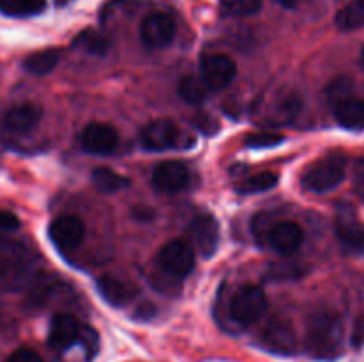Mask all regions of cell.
Here are the masks:
<instances>
[{
	"mask_svg": "<svg viewBox=\"0 0 364 362\" xmlns=\"http://www.w3.org/2000/svg\"><path fill=\"white\" fill-rule=\"evenodd\" d=\"M336 236L341 247L350 254H363L364 252V226L358 219L354 206L348 202H340L336 208Z\"/></svg>",
	"mask_w": 364,
	"mask_h": 362,
	"instance_id": "8992f818",
	"label": "cell"
},
{
	"mask_svg": "<svg viewBox=\"0 0 364 362\" xmlns=\"http://www.w3.org/2000/svg\"><path fill=\"white\" fill-rule=\"evenodd\" d=\"M334 119L347 130H364V102L358 98H341L334 105Z\"/></svg>",
	"mask_w": 364,
	"mask_h": 362,
	"instance_id": "d6986e66",
	"label": "cell"
},
{
	"mask_svg": "<svg viewBox=\"0 0 364 362\" xmlns=\"http://www.w3.org/2000/svg\"><path fill=\"white\" fill-rule=\"evenodd\" d=\"M20 227V219L13 215L11 212H4L0 209V233H9V231H16Z\"/></svg>",
	"mask_w": 364,
	"mask_h": 362,
	"instance_id": "1f68e13d",
	"label": "cell"
},
{
	"mask_svg": "<svg viewBox=\"0 0 364 362\" xmlns=\"http://www.w3.org/2000/svg\"><path fill=\"white\" fill-rule=\"evenodd\" d=\"M96 332L89 327L82 325L75 316L71 314H55L52 318L48 330V344L52 350L55 351H66L70 350L73 344L80 343L87 348L89 351L96 350Z\"/></svg>",
	"mask_w": 364,
	"mask_h": 362,
	"instance_id": "3957f363",
	"label": "cell"
},
{
	"mask_svg": "<svg viewBox=\"0 0 364 362\" xmlns=\"http://www.w3.org/2000/svg\"><path fill=\"white\" fill-rule=\"evenodd\" d=\"M267 307H269V302H267L265 291L255 284H245L231 298L230 316L235 325L245 329L259 322L267 312Z\"/></svg>",
	"mask_w": 364,
	"mask_h": 362,
	"instance_id": "277c9868",
	"label": "cell"
},
{
	"mask_svg": "<svg viewBox=\"0 0 364 362\" xmlns=\"http://www.w3.org/2000/svg\"><path fill=\"white\" fill-rule=\"evenodd\" d=\"M188 238H191V247L194 252H199L203 258H212L217 252L220 240L219 222L215 216L203 215L194 216L188 224Z\"/></svg>",
	"mask_w": 364,
	"mask_h": 362,
	"instance_id": "ba28073f",
	"label": "cell"
},
{
	"mask_svg": "<svg viewBox=\"0 0 364 362\" xmlns=\"http://www.w3.org/2000/svg\"><path fill=\"white\" fill-rule=\"evenodd\" d=\"M178 94L183 102L191 103V105H199L208 98L210 89L206 87L201 78L185 77L181 78L180 85H178Z\"/></svg>",
	"mask_w": 364,
	"mask_h": 362,
	"instance_id": "d4e9b609",
	"label": "cell"
},
{
	"mask_svg": "<svg viewBox=\"0 0 364 362\" xmlns=\"http://www.w3.org/2000/svg\"><path fill=\"white\" fill-rule=\"evenodd\" d=\"M176 35V21L167 13H151L142 20L141 39L149 48H166Z\"/></svg>",
	"mask_w": 364,
	"mask_h": 362,
	"instance_id": "4fadbf2b",
	"label": "cell"
},
{
	"mask_svg": "<svg viewBox=\"0 0 364 362\" xmlns=\"http://www.w3.org/2000/svg\"><path fill=\"white\" fill-rule=\"evenodd\" d=\"M50 240L64 254L73 252L84 241L85 226L77 215H60L50 224Z\"/></svg>",
	"mask_w": 364,
	"mask_h": 362,
	"instance_id": "30bf717a",
	"label": "cell"
},
{
	"mask_svg": "<svg viewBox=\"0 0 364 362\" xmlns=\"http://www.w3.org/2000/svg\"><path fill=\"white\" fill-rule=\"evenodd\" d=\"M263 0H220V13L224 16H252L262 9Z\"/></svg>",
	"mask_w": 364,
	"mask_h": 362,
	"instance_id": "83f0119b",
	"label": "cell"
},
{
	"mask_svg": "<svg viewBox=\"0 0 364 362\" xmlns=\"http://www.w3.org/2000/svg\"><path fill=\"white\" fill-rule=\"evenodd\" d=\"M27 248L13 238L0 236V280L16 273L27 263Z\"/></svg>",
	"mask_w": 364,
	"mask_h": 362,
	"instance_id": "ac0fdd59",
	"label": "cell"
},
{
	"mask_svg": "<svg viewBox=\"0 0 364 362\" xmlns=\"http://www.w3.org/2000/svg\"><path fill=\"white\" fill-rule=\"evenodd\" d=\"M7 362H45V358L38 353V351L31 350V348H18Z\"/></svg>",
	"mask_w": 364,
	"mask_h": 362,
	"instance_id": "4dcf8cb0",
	"label": "cell"
},
{
	"mask_svg": "<svg viewBox=\"0 0 364 362\" xmlns=\"http://www.w3.org/2000/svg\"><path fill=\"white\" fill-rule=\"evenodd\" d=\"M46 0H0V13L13 18H28L43 13Z\"/></svg>",
	"mask_w": 364,
	"mask_h": 362,
	"instance_id": "cb8c5ba5",
	"label": "cell"
},
{
	"mask_svg": "<svg viewBox=\"0 0 364 362\" xmlns=\"http://www.w3.org/2000/svg\"><path fill=\"white\" fill-rule=\"evenodd\" d=\"M348 160L347 155L341 151H331L326 156L313 162L304 170L301 177V183L306 190L315 192V194H326L340 187L341 181L347 174Z\"/></svg>",
	"mask_w": 364,
	"mask_h": 362,
	"instance_id": "7a4b0ae2",
	"label": "cell"
},
{
	"mask_svg": "<svg viewBox=\"0 0 364 362\" xmlns=\"http://www.w3.org/2000/svg\"><path fill=\"white\" fill-rule=\"evenodd\" d=\"M156 265L160 272L169 279H183L194 270L196 252L185 240H173L164 245L156 256Z\"/></svg>",
	"mask_w": 364,
	"mask_h": 362,
	"instance_id": "5b68a950",
	"label": "cell"
},
{
	"mask_svg": "<svg viewBox=\"0 0 364 362\" xmlns=\"http://www.w3.org/2000/svg\"><path fill=\"white\" fill-rule=\"evenodd\" d=\"M91 181L103 194H116L130 185L128 177L121 176L119 172L109 169V167H96L91 172Z\"/></svg>",
	"mask_w": 364,
	"mask_h": 362,
	"instance_id": "ffe728a7",
	"label": "cell"
},
{
	"mask_svg": "<svg viewBox=\"0 0 364 362\" xmlns=\"http://www.w3.org/2000/svg\"><path fill=\"white\" fill-rule=\"evenodd\" d=\"M53 2H55L57 7H64V6H68V4L73 2V0H53Z\"/></svg>",
	"mask_w": 364,
	"mask_h": 362,
	"instance_id": "836d02e7",
	"label": "cell"
},
{
	"mask_svg": "<svg viewBox=\"0 0 364 362\" xmlns=\"http://www.w3.org/2000/svg\"><path fill=\"white\" fill-rule=\"evenodd\" d=\"M345 327L333 311H318L311 316L306 334V348L313 358L334 361L343 353Z\"/></svg>",
	"mask_w": 364,
	"mask_h": 362,
	"instance_id": "6da1fadb",
	"label": "cell"
},
{
	"mask_svg": "<svg viewBox=\"0 0 364 362\" xmlns=\"http://www.w3.org/2000/svg\"><path fill=\"white\" fill-rule=\"evenodd\" d=\"M336 27L340 31H358L364 27V0H352L350 4L338 11Z\"/></svg>",
	"mask_w": 364,
	"mask_h": 362,
	"instance_id": "603a6c76",
	"label": "cell"
},
{
	"mask_svg": "<svg viewBox=\"0 0 364 362\" xmlns=\"http://www.w3.org/2000/svg\"><path fill=\"white\" fill-rule=\"evenodd\" d=\"M306 265L294 261H281L272 263L269 268L265 270V279L272 280V283H284V280H295L306 273Z\"/></svg>",
	"mask_w": 364,
	"mask_h": 362,
	"instance_id": "484cf974",
	"label": "cell"
},
{
	"mask_svg": "<svg viewBox=\"0 0 364 362\" xmlns=\"http://www.w3.org/2000/svg\"><path fill=\"white\" fill-rule=\"evenodd\" d=\"M277 183H279V176L276 172L267 170V172H258L255 176L247 177L245 181H242V185L238 187V192L244 195L262 194V192L272 190Z\"/></svg>",
	"mask_w": 364,
	"mask_h": 362,
	"instance_id": "4316f807",
	"label": "cell"
},
{
	"mask_svg": "<svg viewBox=\"0 0 364 362\" xmlns=\"http://www.w3.org/2000/svg\"><path fill=\"white\" fill-rule=\"evenodd\" d=\"M141 144L148 151H167L185 146V133L171 119H155L141 131Z\"/></svg>",
	"mask_w": 364,
	"mask_h": 362,
	"instance_id": "52a82bcc",
	"label": "cell"
},
{
	"mask_svg": "<svg viewBox=\"0 0 364 362\" xmlns=\"http://www.w3.org/2000/svg\"><path fill=\"white\" fill-rule=\"evenodd\" d=\"M284 141L283 135L270 133V131H259V133H252L245 138V144L249 148L255 149H265V148H274V146H279Z\"/></svg>",
	"mask_w": 364,
	"mask_h": 362,
	"instance_id": "f1b7e54d",
	"label": "cell"
},
{
	"mask_svg": "<svg viewBox=\"0 0 364 362\" xmlns=\"http://www.w3.org/2000/svg\"><path fill=\"white\" fill-rule=\"evenodd\" d=\"M43 117V109L38 103H18L7 109L2 117V128L11 135H25L34 130Z\"/></svg>",
	"mask_w": 364,
	"mask_h": 362,
	"instance_id": "2e32d148",
	"label": "cell"
},
{
	"mask_svg": "<svg viewBox=\"0 0 364 362\" xmlns=\"http://www.w3.org/2000/svg\"><path fill=\"white\" fill-rule=\"evenodd\" d=\"M73 48L89 53V55L102 57L109 52V41L95 28H85L73 39Z\"/></svg>",
	"mask_w": 364,
	"mask_h": 362,
	"instance_id": "7402d4cb",
	"label": "cell"
},
{
	"mask_svg": "<svg viewBox=\"0 0 364 362\" xmlns=\"http://www.w3.org/2000/svg\"><path fill=\"white\" fill-rule=\"evenodd\" d=\"M60 60V50H41L23 60V67L32 75H48L57 67Z\"/></svg>",
	"mask_w": 364,
	"mask_h": 362,
	"instance_id": "44dd1931",
	"label": "cell"
},
{
	"mask_svg": "<svg viewBox=\"0 0 364 362\" xmlns=\"http://www.w3.org/2000/svg\"><path fill=\"white\" fill-rule=\"evenodd\" d=\"M263 240L272 251L288 256L301 247L302 240H304V231L299 224L291 222V220H281V222L272 224L269 229H265Z\"/></svg>",
	"mask_w": 364,
	"mask_h": 362,
	"instance_id": "9a60e30c",
	"label": "cell"
},
{
	"mask_svg": "<svg viewBox=\"0 0 364 362\" xmlns=\"http://www.w3.org/2000/svg\"><path fill=\"white\" fill-rule=\"evenodd\" d=\"M361 62H363V66H364V48H363V53H361Z\"/></svg>",
	"mask_w": 364,
	"mask_h": 362,
	"instance_id": "e575fe53",
	"label": "cell"
},
{
	"mask_svg": "<svg viewBox=\"0 0 364 362\" xmlns=\"http://www.w3.org/2000/svg\"><path fill=\"white\" fill-rule=\"evenodd\" d=\"M98 293L102 295L107 304L114 307H124L137 297V287L132 283L123 279H117L114 275H102L96 280Z\"/></svg>",
	"mask_w": 364,
	"mask_h": 362,
	"instance_id": "e0dca14e",
	"label": "cell"
},
{
	"mask_svg": "<svg viewBox=\"0 0 364 362\" xmlns=\"http://www.w3.org/2000/svg\"><path fill=\"white\" fill-rule=\"evenodd\" d=\"M263 348L277 355H291L297 350V341H295V332L291 329L290 322L281 316L269 319L265 329L259 336Z\"/></svg>",
	"mask_w": 364,
	"mask_h": 362,
	"instance_id": "7c38bea8",
	"label": "cell"
},
{
	"mask_svg": "<svg viewBox=\"0 0 364 362\" xmlns=\"http://www.w3.org/2000/svg\"><path fill=\"white\" fill-rule=\"evenodd\" d=\"M117 144L119 135L110 124L91 123L80 133V146L89 155H112Z\"/></svg>",
	"mask_w": 364,
	"mask_h": 362,
	"instance_id": "5bb4252c",
	"label": "cell"
},
{
	"mask_svg": "<svg viewBox=\"0 0 364 362\" xmlns=\"http://www.w3.org/2000/svg\"><path fill=\"white\" fill-rule=\"evenodd\" d=\"M151 185L162 194H178L191 185V170L183 162L167 160L155 167L151 174Z\"/></svg>",
	"mask_w": 364,
	"mask_h": 362,
	"instance_id": "8fae6325",
	"label": "cell"
},
{
	"mask_svg": "<svg viewBox=\"0 0 364 362\" xmlns=\"http://www.w3.org/2000/svg\"><path fill=\"white\" fill-rule=\"evenodd\" d=\"M237 77V62L224 53H210L201 59V80L212 91H223Z\"/></svg>",
	"mask_w": 364,
	"mask_h": 362,
	"instance_id": "9c48e42d",
	"label": "cell"
},
{
	"mask_svg": "<svg viewBox=\"0 0 364 362\" xmlns=\"http://www.w3.org/2000/svg\"><path fill=\"white\" fill-rule=\"evenodd\" d=\"M352 185H354V190L359 195V199L364 201V158L354 160V165H352Z\"/></svg>",
	"mask_w": 364,
	"mask_h": 362,
	"instance_id": "f546056e",
	"label": "cell"
},
{
	"mask_svg": "<svg viewBox=\"0 0 364 362\" xmlns=\"http://www.w3.org/2000/svg\"><path fill=\"white\" fill-rule=\"evenodd\" d=\"M279 6L287 7V9H294V7H297V4L301 2V0H276Z\"/></svg>",
	"mask_w": 364,
	"mask_h": 362,
	"instance_id": "d6a6232c",
	"label": "cell"
}]
</instances>
